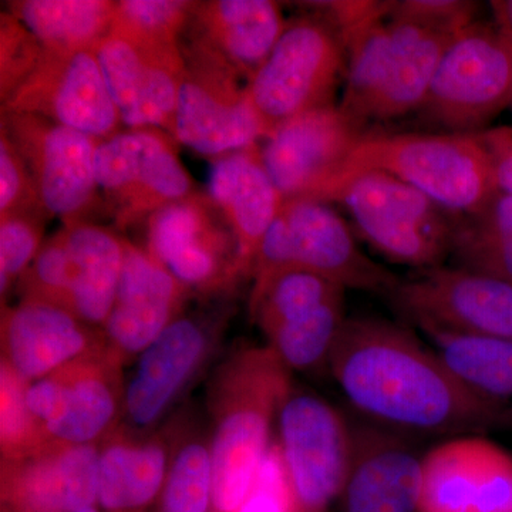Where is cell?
Wrapping results in <instances>:
<instances>
[{"instance_id":"obj_18","label":"cell","mask_w":512,"mask_h":512,"mask_svg":"<svg viewBox=\"0 0 512 512\" xmlns=\"http://www.w3.org/2000/svg\"><path fill=\"white\" fill-rule=\"evenodd\" d=\"M365 134L338 104L320 107L276 127L261 143L262 160L284 200L322 201Z\"/></svg>"},{"instance_id":"obj_17","label":"cell","mask_w":512,"mask_h":512,"mask_svg":"<svg viewBox=\"0 0 512 512\" xmlns=\"http://www.w3.org/2000/svg\"><path fill=\"white\" fill-rule=\"evenodd\" d=\"M414 325L512 340V284L468 269H417L390 293Z\"/></svg>"},{"instance_id":"obj_44","label":"cell","mask_w":512,"mask_h":512,"mask_svg":"<svg viewBox=\"0 0 512 512\" xmlns=\"http://www.w3.org/2000/svg\"><path fill=\"white\" fill-rule=\"evenodd\" d=\"M74 512H103L99 504L86 505V507L79 508Z\"/></svg>"},{"instance_id":"obj_36","label":"cell","mask_w":512,"mask_h":512,"mask_svg":"<svg viewBox=\"0 0 512 512\" xmlns=\"http://www.w3.org/2000/svg\"><path fill=\"white\" fill-rule=\"evenodd\" d=\"M46 211L22 212L0 218V295L10 289L35 261L45 244Z\"/></svg>"},{"instance_id":"obj_32","label":"cell","mask_w":512,"mask_h":512,"mask_svg":"<svg viewBox=\"0 0 512 512\" xmlns=\"http://www.w3.org/2000/svg\"><path fill=\"white\" fill-rule=\"evenodd\" d=\"M188 417H178L170 470L150 512H212L210 436Z\"/></svg>"},{"instance_id":"obj_26","label":"cell","mask_w":512,"mask_h":512,"mask_svg":"<svg viewBox=\"0 0 512 512\" xmlns=\"http://www.w3.org/2000/svg\"><path fill=\"white\" fill-rule=\"evenodd\" d=\"M343 512H419L423 458L392 433L353 431Z\"/></svg>"},{"instance_id":"obj_39","label":"cell","mask_w":512,"mask_h":512,"mask_svg":"<svg viewBox=\"0 0 512 512\" xmlns=\"http://www.w3.org/2000/svg\"><path fill=\"white\" fill-rule=\"evenodd\" d=\"M238 512H299L278 440H272Z\"/></svg>"},{"instance_id":"obj_14","label":"cell","mask_w":512,"mask_h":512,"mask_svg":"<svg viewBox=\"0 0 512 512\" xmlns=\"http://www.w3.org/2000/svg\"><path fill=\"white\" fill-rule=\"evenodd\" d=\"M5 131L28 165L43 210L63 225L92 222L104 202L96 178L100 140L45 117L0 111Z\"/></svg>"},{"instance_id":"obj_6","label":"cell","mask_w":512,"mask_h":512,"mask_svg":"<svg viewBox=\"0 0 512 512\" xmlns=\"http://www.w3.org/2000/svg\"><path fill=\"white\" fill-rule=\"evenodd\" d=\"M332 201L349 211L363 239L394 264L427 269L450 256L454 217L393 175H352L332 192Z\"/></svg>"},{"instance_id":"obj_20","label":"cell","mask_w":512,"mask_h":512,"mask_svg":"<svg viewBox=\"0 0 512 512\" xmlns=\"http://www.w3.org/2000/svg\"><path fill=\"white\" fill-rule=\"evenodd\" d=\"M419 512H512V458L481 437H458L423 457Z\"/></svg>"},{"instance_id":"obj_21","label":"cell","mask_w":512,"mask_h":512,"mask_svg":"<svg viewBox=\"0 0 512 512\" xmlns=\"http://www.w3.org/2000/svg\"><path fill=\"white\" fill-rule=\"evenodd\" d=\"M190 299V292L146 247L126 238L116 299L101 328L106 348L121 365H130L183 315Z\"/></svg>"},{"instance_id":"obj_22","label":"cell","mask_w":512,"mask_h":512,"mask_svg":"<svg viewBox=\"0 0 512 512\" xmlns=\"http://www.w3.org/2000/svg\"><path fill=\"white\" fill-rule=\"evenodd\" d=\"M0 461L2 512H74L99 504V446L50 441L28 456Z\"/></svg>"},{"instance_id":"obj_23","label":"cell","mask_w":512,"mask_h":512,"mask_svg":"<svg viewBox=\"0 0 512 512\" xmlns=\"http://www.w3.org/2000/svg\"><path fill=\"white\" fill-rule=\"evenodd\" d=\"M103 345V330L60 306L39 301L2 305V360L30 383Z\"/></svg>"},{"instance_id":"obj_9","label":"cell","mask_w":512,"mask_h":512,"mask_svg":"<svg viewBox=\"0 0 512 512\" xmlns=\"http://www.w3.org/2000/svg\"><path fill=\"white\" fill-rule=\"evenodd\" d=\"M343 72L345 46L328 20L316 13L288 22L271 55L248 82L266 137L299 114L335 104Z\"/></svg>"},{"instance_id":"obj_15","label":"cell","mask_w":512,"mask_h":512,"mask_svg":"<svg viewBox=\"0 0 512 512\" xmlns=\"http://www.w3.org/2000/svg\"><path fill=\"white\" fill-rule=\"evenodd\" d=\"M276 426L299 512H329L348 483L353 431L332 404L296 387L282 404Z\"/></svg>"},{"instance_id":"obj_30","label":"cell","mask_w":512,"mask_h":512,"mask_svg":"<svg viewBox=\"0 0 512 512\" xmlns=\"http://www.w3.org/2000/svg\"><path fill=\"white\" fill-rule=\"evenodd\" d=\"M434 352L460 382L478 396L498 403L512 397V340L467 335L421 325Z\"/></svg>"},{"instance_id":"obj_45","label":"cell","mask_w":512,"mask_h":512,"mask_svg":"<svg viewBox=\"0 0 512 512\" xmlns=\"http://www.w3.org/2000/svg\"><path fill=\"white\" fill-rule=\"evenodd\" d=\"M508 40H510V39H508ZM510 43H511V49H512V40H510ZM510 106L512 107V93H511V104H510Z\"/></svg>"},{"instance_id":"obj_19","label":"cell","mask_w":512,"mask_h":512,"mask_svg":"<svg viewBox=\"0 0 512 512\" xmlns=\"http://www.w3.org/2000/svg\"><path fill=\"white\" fill-rule=\"evenodd\" d=\"M2 111L45 117L97 140L119 133L123 124L94 50H45Z\"/></svg>"},{"instance_id":"obj_43","label":"cell","mask_w":512,"mask_h":512,"mask_svg":"<svg viewBox=\"0 0 512 512\" xmlns=\"http://www.w3.org/2000/svg\"><path fill=\"white\" fill-rule=\"evenodd\" d=\"M490 5L494 13L495 28L512 40V0H494Z\"/></svg>"},{"instance_id":"obj_3","label":"cell","mask_w":512,"mask_h":512,"mask_svg":"<svg viewBox=\"0 0 512 512\" xmlns=\"http://www.w3.org/2000/svg\"><path fill=\"white\" fill-rule=\"evenodd\" d=\"M365 171L399 178L454 218L476 214L498 191L490 154L477 133H366L322 201L329 204L340 183Z\"/></svg>"},{"instance_id":"obj_29","label":"cell","mask_w":512,"mask_h":512,"mask_svg":"<svg viewBox=\"0 0 512 512\" xmlns=\"http://www.w3.org/2000/svg\"><path fill=\"white\" fill-rule=\"evenodd\" d=\"M117 2L111 0H12L6 12L36 36L43 49L72 53L94 50L113 26Z\"/></svg>"},{"instance_id":"obj_5","label":"cell","mask_w":512,"mask_h":512,"mask_svg":"<svg viewBox=\"0 0 512 512\" xmlns=\"http://www.w3.org/2000/svg\"><path fill=\"white\" fill-rule=\"evenodd\" d=\"M292 269L323 276L345 289L387 296L400 282L359 248L349 225L328 202L313 198L284 201L256 256L251 291Z\"/></svg>"},{"instance_id":"obj_8","label":"cell","mask_w":512,"mask_h":512,"mask_svg":"<svg viewBox=\"0 0 512 512\" xmlns=\"http://www.w3.org/2000/svg\"><path fill=\"white\" fill-rule=\"evenodd\" d=\"M146 225L147 251L191 298L227 301L248 282L234 232L208 192L194 191L161 208Z\"/></svg>"},{"instance_id":"obj_37","label":"cell","mask_w":512,"mask_h":512,"mask_svg":"<svg viewBox=\"0 0 512 512\" xmlns=\"http://www.w3.org/2000/svg\"><path fill=\"white\" fill-rule=\"evenodd\" d=\"M43 46L9 12L0 13V101L5 104L35 72Z\"/></svg>"},{"instance_id":"obj_12","label":"cell","mask_w":512,"mask_h":512,"mask_svg":"<svg viewBox=\"0 0 512 512\" xmlns=\"http://www.w3.org/2000/svg\"><path fill=\"white\" fill-rule=\"evenodd\" d=\"M123 369L103 345L30 383L26 400L47 439L99 446L119 429L126 407Z\"/></svg>"},{"instance_id":"obj_40","label":"cell","mask_w":512,"mask_h":512,"mask_svg":"<svg viewBox=\"0 0 512 512\" xmlns=\"http://www.w3.org/2000/svg\"><path fill=\"white\" fill-rule=\"evenodd\" d=\"M477 10L478 3L467 0H402L392 2L390 16L456 36L477 22Z\"/></svg>"},{"instance_id":"obj_35","label":"cell","mask_w":512,"mask_h":512,"mask_svg":"<svg viewBox=\"0 0 512 512\" xmlns=\"http://www.w3.org/2000/svg\"><path fill=\"white\" fill-rule=\"evenodd\" d=\"M28 380L0 362V456L15 460L35 453L50 440L30 412Z\"/></svg>"},{"instance_id":"obj_33","label":"cell","mask_w":512,"mask_h":512,"mask_svg":"<svg viewBox=\"0 0 512 512\" xmlns=\"http://www.w3.org/2000/svg\"><path fill=\"white\" fill-rule=\"evenodd\" d=\"M345 291L323 276L292 269L249 293V315L266 339L282 326L345 298Z\"/></svg>"},{"instance_id":"obj_42","label":"cell","mask_w":512,"mask_h":512,"mask_svg":"<svg viewBox=\"0 0 512 512\" xmlns=\"http://www.w3.org/2000/svg\"><path fill=\"white\" fill-rule=\"evenodd\" d=\"M493 163L498 191L512 194V127L477 133Z\"/></svg>"},{"instance_id":"obj_28","label":"cell","mask_w":512,"mask_h":512,"mask_svg":"<svg viewBox=\"0 0 512 512\" xmlns=\"http://www.w3.org/2000/svg\"><path fill=\"white\" fill-rule=\"evenodd\" d=\"M62 229L67 249V311L101 329L119 288L126 237L94 222Z\"/></svg>"},{"instance_id":"obj_41","label":"cell","mask_w":512,"mask_h":512,"mask_svg":"<svg viewBox=\"0 0 512 512\" xmlns=\"http://www.w3.org/2000/svg\"><path fill=\"white\" fill-rule=\"evenodd\" d=\"M45 211L28 165L5 131L0 130V218Z\"/></svg>"},{"instance_id":"obj_25","label":"cell","mask_w":512,"mask_h":512,"mask_svg":"<svg viewBox=\"0 0 512 512\" xmlns=\"http://www.w3.org/2000/svg\"><path fill=\"white\" fill-rule=\"evenodd\" d=\"M211 161L208 194L234 232L242 271L247 281H252L259 248L284 205V197L266 171L261 144Z\"/></svg>"},{"instance_id":"obj_31","label":"cell","mask_w":512,"mask_h":512,"mask_svg":"<svg viewBox=\"0 0 512 512\" xmlns=\"http://www.w3.org/2000/svg\"><path fill=\"white\" fill-rule=\"evenodd\" d=\"M450 256L458 268L512 284V194L497 191L476 214L454 218Z\"/></svg>"},{"instance_id":"obj_10","label":"cell","mask_w":512,"mask_h":512,"mask_svg":"<svg viewBox=\"0 0 512 512\" xmlns=\"http://www.w3.org/2000/svg\"><path fill=\"white\" fill-rule=\"evenodd\" d=\"M181 50L185 74L174 140L211 160L261 144L266 130L244 77L220 53L195 37L181 42Z\"/></svg>"},{"instance_id":"obj_24","label":"cell","mask_w":512,"mask_h":512,"mask_svg":"<svg viewBox=\"0 0 512 512\" xmlns=\"http://www.w3.org/2000/svg\"><path fill=\"white\" fill-rule=\"evenodd\" d=\"M177 419L146 436L121 424L99 444V505L103 512H150L170 470Z\"/></svg>"},{"instance_id":"obj_34","label":"cell","mask_w":512,"mask_h":512,"mask_svg":"<svg viewBox=\"0 0 512 512\" xmlns=\"http://www.w3.org/2000/svg\"><path fill=\"white\" fill-rule=\"evenodd\" d=\"M345 322L342 298L282 326L266 338V345L275 350L292 372H313L329 366L330 353Z\"/></svg>"},{"instance_id":"obj_7","label":"cell","mask_w":512,"mask_h":512,"mask_svg":"<svg viewBox=\"0 0 512 512\" xmlns=\"http://www.w3.org/2000/svg\"><path fill=\"white\" fill-rule=\"evenodd\" d=\"M510 40L477 22L453 37L441 57L420 119L447 133H480L511 104Z\"/></svg>"},{"instance_id":"obj_16","label":"cell","mask_w":512,"mask_h":512,"mask_svg":"<svg viewBox=\"0 0 512 512\" xmlns=\"http://www.w3.org/2000/svg\"><path fill=\"white\" fill-rule=\"evenodd\" d=\"M96 55L123 124L173 137L185 74L181 42L141 35L114 20Z\"/></svg>"},{"instance_id":"obj_38","label":"cell","mask_w":512,"mask_h":512,"mask_svg":"<svg viewBox=\"0 0 512 512\" xmlns=\"http://www.w3.org/2000/svg\"><path fill=\"white\" fill-rule=\"evenodd\" d=\"M194 6L187 0H120L114 20L141 35L181 42Z\"/></svg>"},{"instance_id":"obj_13","label":"cell","mask_w":512,"mask_h":512,"mask_svg":"<svg viewBox=\"0 0 512 512\" xmlns=\"http://www.w3.org/2000/svg\"><path fill=\"white\" fill-rule=\"evenodd\" d=\"M177 141L160 128H128L96 151V178L107 214L121 231L197 191L177 154Z\"/></svg>"},{"instance_id":"obj_4","label":"cell","mask_w":512,"mask_h":512,"mask_svg":"<svg viewBox=\"0 0 512 512\" xmlns=\"http://www.w3.org/2000/svg\"><path fill=\"white\" fill-rule=\"evenodd\" d=\"M453 35L384 16L346 45V82L338 104L363 127L417 113Z\"/></svg>"},{"instance_id":"obj_2","label":"cell","mask_w":512,"mask_h":512,"mask_svg":"<svg viewBox=\"0 0 512 512\" xmlns=\"http://www.w3.org/2000/svg\"><path fill=\"white\" fill-rule=\"evenodd\" d=\"M292 389V370L268 345L241 346L215 367L207 389L212 512H238Z\"/></svg>"},{"instance_id":"obj_11","label":"cell","mask_w":512,"mask_h":512,"mask_svg":"<svg viewBox=\"0 0 512 512\" xmlns=\"http://www.w3.org/2000/svg\"><path fill=\"white\" fill-rule=\"evenodd\" d=\"M231 299L178 316L140 356L126 382L123 426L146 436L160 429L220 345L232 316Z\"/></svg>"},{"instance_id":"obj_27","label":"cell","mask_w":512,"mask_h":512,"mask_svg":"<svg viewBox=\"0 0 512 512\" xmlns=\"http://www.w3.org/2000/svg\"><path fill=\"white\" fill-rule=\"evenodd\" d=\"M286 25L281 5L274 0H205L195 2L188 28L192 37L220 53L248 83L271 55Z\"/></svg>"},{"instance_id":"obj_1","label":"cell","mask_w":512,"mask_h":512,"mask_svg":"<svg viewBox=\"0 0 512 512\" xmlns=\"http://www.w3.org/2000/svg\"><path fill=\"white\" fill-rule=\"evenodd\" d=\"M328 367L357 412L397 431L467 433L500 419L498 403L468 389L412 330L386 319H346Z\"/></svg>"}]
</instances>
